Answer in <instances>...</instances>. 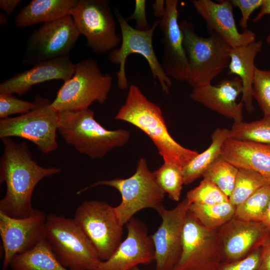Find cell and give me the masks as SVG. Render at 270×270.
Wrapping results in <instances>:
<instances>
[{
    "label": "cell",
    "instance_id": "3957f363",
    "mask_svg": "<svg viewBox=\"0 0 270 270\" xmlns=\"http://www.w3.org/2000/svg\"><path fill=\"white\" fill-rule=\"evenodd\" d=\"M58 131L66 142L91 159H99L112 150L124 146L130 132L108 130L94 118L89 108L59 112Z\"/></svg>",
    "mask_w": 270,
    "mask_h": 270
},
{
    "label": "cell",
    "instance_id": "b9f144b4",
    "mask_svg": "<svg viewBox=\"0 0 270 270\" xmlns=\"http://www.w3.org/2000/svg\"><path fill=\"white\" fill-rule=\"evenodd\" d=\"M152 6L154 15L158 18H162L165 12L166 0H156Z\"/></svg>",
    "mask_w": 270,
    "mask_h": 270
},
{
    "label": "cell",
    "instance_id": "f35d334b",
    "mask_svg": "<svg viewBox=\"0 0 270 270\" xmlns=\"http://www.w3.org/2000/svg\"><path fill=\"white\" fill-rule=\"evenodd\" d=\"M258 270H270V236L262 246V260Z\"/></svg>",
    "mask_w": 270,
    "mask_h": 270
},
{
    "label": "cell",
    "instance_id": "7bdbcfd3",
    "mask_svg": "<svg viewBox=\"0 0 270 270\" xmlns=\"http://www.w3.org/2000/svg\"><path fill=\"white\" fill-rule=\"evenodd\" d=\"M261 222L270 232V198Z\"/></svg>",
    "mask_w": 270,
    "mask_h": 270
},
{
    "label": "cell",
    "instance_id": "cb8c5ba5",
    "mask_svg": "<svg viewBox=\"0 0 270 270\" xmlns=\"http://www.w3.org/2000/svg\"><path fill=\"white\" fill-rule=\"evenodd\" d=\"M78 0H32L15 18L14 24L24 28L40 23L52 22L68 15Z\"/></svg>",
    "mask_w": 270,
    "mask_h": 270
},
{
    "label": "cell",
    "instance_id": "4fadbf2b",
    "mask_svg": "<svg viewBox=\"0 0 270 270\" xmlns=\"http://www.w3.org/2000/svg\"><path fill=\"white\" fill-rule=\"evenodd\" d=\"M80 35L70 15L44 24L29 35L22 62L34 65L70 55Z\"/></svg>",
    "mask_w": 270,
    "mask_h": 270
},
{
    "label": "cell",
    "instance_id": "7dc6e473",
    "mask_svg": "<svg viewBox=\"0 0 270 270\" xmlns=\"http://www.w3.org/2000/svg\"></svg>",
    "mask_w": 270,
    "mask_h": 270
},
{
    "label": "cell",
    "instance_id": "e575fe53",
    "mask_svg": "<svg viewBox=\"0 0 270 270\" xmlns=\"http://www.w3.org/2000/svg\"><path fill=\"white\" fill-rule=\"evenodd\" d=\"M34 106V102L24 100L10 94H0V118L30 112Z\"/></svg>",
    "mask_w": 270,
    "mask_h": 270
},
{
    "label": "cell",
    "instance_id": "4316f807",
    "mask_svg": "<svg viewBox=\"0 0 270 270\" xmlns=\"http://www.w3.org/2000/svg\"><path fill=\"white\" fill-rule=\"evenodd\" d=\"M236 206L230 201L212 205L190 204L189 210L206 228L218 230L234 217Z\"/></svg>",
    "mask_w": 270,
    "mask_h": 270
},
{
    "label": "cell",
    "instance_id": "ee69618b",
    "mask_svg": "<svg viewBox=\"0 0 270 270\" xmlns=\"http://www.w3.org/2000/svg\"><path fill=\"white\" fill-rule=\"evenodd\" d=\"M8 22V19L1 12H0V25L4 26Z\"/></svg>",
    "mask_w": 270,
    "mask_h": 270
},
{
    "label": "cell",
    "instance_id": "52a82bcc",
    "mask_svg": "<svg viewBox=\"0 0 270 270\" xmlns=\"http://www.w3.org/2000/svg\"><path fill=\"white\" fill-rule=\"evenodd\" d=\"M112 82V77L102 72L96 60L85 59L75 64L72 76L64 82L51 106L60 112L88 108L95 102L104 104Z\"/></svg>",
    "mask_w": 270,
    "mask_h": 270
},
{
    "label": "cell",
    "instance_id": "44dd1931",
    "mask_svg": "<svg viewBox=\"0 0 270 270\" xmlns=\"http://www.w3.org/2000/svg\"><path fill=\"white\" fill-rule=\"evenodd\" d=\"M242 84L237 76L233 78L222 80L217 86L212 84L193 88L190 96L208 108L226 118L234 122L242 121V102H237L238 96L242 94Z\"/></svg>",
    "mask_w": 270,
    "mask_h": 270
},
{
    "label": "cell",
    "instance_id": "83f0119b",
    "mask_svg": "<svg viewBox=\"0 0 270 270\" xmlns=\"http://www.w3.org/2000/svg\"><path fill=\"white\" fill-rule=\"evenodd\" d=\"M229 138L270 144V116L248 122H234Z\"/></svg>",
    "mask_w": 270,
    "mask_h": 270
},
{
    "label": "cell",
    "instance_id": "5bb4252c",
    "mask_svg": "<svg viewBox=\"0 0 270 270\" xmlns=\"http://www.w3.org/2000/svg\"><path fill=\"white\" fill-rule=\"evenodd\" d=\"M190 204L186 198L171 210L164 206L157 212L162 222L151 236L155 252V270H172L182 253L184 226Z\"/></svg>",
    "mask_w": 270,
    "mask_h": 270
},
{
    "label": "cell",
    "instance_id": "bcb514c9",
    "mask_svg": "<svg viewBox=\"0 0 270 270\" xmlns=\"http://www.w3.org/2000/svg\"><path fill=\"white\" fill-rule=\"evenodd\" d=\"M132 270H141L138 266H136Z\"/></svg>",
    "mask_w": 270,
    "mask_h": 270
},
{
    "label": "cell",
    "instance_id": "ffe728a7",
    "mask_svg": "<svg viewBox=\"0 0 270 270\" xmlns=\"http://www.w3.org/2000/svg\"><path fill=\"white\" fill-rule=\"evenodd\" d=\"M74 66L70 55L40 62L2 82L0 94L22 96L35 84L54 80L66 82L72 76Z\"/></svg>",
    "mask_w": 270,
    "mask_h": 270
},
{
    "label": "cell",
    "instance_id": "8d00e7d4",
    "mask_svg": "<svg viewBox=\"0 0 270 270\" xmlns=\"http://www.w3.org/2000/svg\"><path fill=\"white\" fill-rule=\"evenodd\" d=\"M264 0H230L234 6L238 8L240 10L242 18L239 26L246 30L250 15L257 8H260Z\"/></svg>",
    "mask_w": 270,
    "mask_h": 270
},
{
    "label": "cell",
    "instance_id": "ab89813d",
    "mask_svg": "<svg viewBox=\"0 0 270 270\" xmlns=\"http://www.w3.org/2000/svg\"><path fill=\"white\" fill-rule=\"evenodd\" d=\"M20 2V0H0V7L7 15L10 16Z\"/></svg>",
    "mask_w": 270,
    "mask_h": 270
},
{
    "label": "cell",
    "instance_id": "2e32d148",
    "mask_svg": "<svg viewBox=\"0 0 270 270\" xmlns=\"http://www.w3.org/2000/svg\"><path fill=\"white\" fill-rule=\"evenodd\" d=\"M126 225V237L112 255L102 260L94 270H132L140 264L154 261V248L146 226L134 217Z\"/></svg>",
    "mask_w": 270,
    "mask_h": 270
},
{
    "label": "cell",
    "instance_id": "4dcf8cb0",
    "mask_svg": "<svg viewBox=\"0 0 270 270\" xmlns=\"http://www.w3.org/2000/svg\"><path fill=\"white\" fill-rule=\"evenodd\" d=\"M238 168L220 156L202 176L214 183L228 198L234 189Z\"/></svg>",
    "mask_w": 270,
    "mask_h": 270
},
{
    "label": "cell",
    "instance_id": "74e56055",
    "mask_svg": "<svg viewBox=\"0 0 270 270\" xmlns=\"http://www.w3.org/2000/svg\"><path fill=\"white\" fill-rule=\"evenodd\" d=\"M134 8L132 14L126 18L128 22L130 20H134L136 22L135 28L144 31L149 30L150 26L147 20L146 14V4L145 0H136L134 2Z\"/></svg>",
    "mask_w": 270,
    "mask_h": 270
},
{
    "label": "cell",
    "instance_id": "7a4b0ae2",
    "mask_svg": "<svg viewBox=\"0 0 270 270\" xmlns=\"http://www.w3.org/2000/svg\"><path fill=\"white\" fill-rule=\"evenodd\" d=\"M114 118L134 126L148 136L164 162L183 169L198 154L172 138L160 108L149 100L136 85L129 87L124 103Z\"/></svg>",
    "mask_w": 270,
    "mask_h": 270
},
{
    "label": "cell",
    "instance_id": "9c48e42d",
    "mask_svg": "<svg viewBox=\"0 0 270 270\" xmlns=\"http://www.w3.org/2000/svg\"><path fill=\"white\" fill-rule=\"evenodd\" d=\"M114 14L120 27L122 42L118 48L110 52L108 58L110 62L120 65L116 74L118 88L122 90L128 88L126 72V60L130 54H138L148 62L153 78L158 80L162 92L168 93L169 88L172 86V79L165 74L152 44L158 20L154 21L149 30L142 31L130 26L118 9L114 10Z\"/></svg>",
    "mask_w": 270,
    "mask_h": 270
},
{
    "label": "cell",
    "instance_id": "603a6c76",
    "mask_svg": "<svg viewBox=\"0 0 270 270\" xmlns=\"http://www.w3.org/2000/svg\"><path fill=\"white\" fill-rule=\"evenodd\" d=\"M262 46V40H255L246 45L231 48L229 52L228 74H234L241 80L243 89L240 102L248 112L254 110L252 84L256 68L254 60Z\"/></svg>",
    "mask_w": 270,
    "mask_h": 270
},
{
    "label": "cell",
    "instance_id": "836d02e7",
    "mask_svg": "<svg viewBox=\"0 0 270 270\" xmlns=\"http://www.w3.org/2000/svg\"><path fill=\"white\" fill-rule=\"evenodd\" d=\"M252 96L264 116H270V70L256 66L252 84Z\"/></svg>",
    "mask_w": 270,
    "mask_h": 270
},
{
    "label": "cell",
    "instance_id": "d6986e66",
    "mask_svg": "<svg viewBox=\"0 0 270 270\" xmlns=\"http://www.w3.org/2000/svg\"><path fill=\"white\" fill-rule=\"evenodd\" d=\"M192 2L205 21L208 32L216 34L231 48L246 45L256 40V34L252 30L239 32L230 0L218 2L211 0H193Z\"/></svg>",
    "mask_w": 270,
    "mask_h": 270
},
{
    "label": "cell",
    "instance_id": "5b68a950",
    "mask_svg": "<svg viewBox=\"0 0 270 270\" xmlns=\"http://www.w3.org/2000/svg\"><path fill=\"white\" fill-rule=\"evenodd\" d=\"M98 186H106L117 190L121 195L120 203L114 207L116 215L122 225L126 224L134 216L147 208L156 212L164 206L165 192L158 184L146 160L139 159L135 172L130 177L97 181L78 190L80 194Z\"/></svg>",
    "mask_w": 270,
    "mask_h": 270
},
{
    "label": "cell",
    "instance_id": "ac0fdd59",
    "mask_svg": "<svg viewBox=\"0 0 270 270\" xmlns=\"http://www.w3.org/2000/svg\"><path fill=\"white\" fill-rule=\"evenodd\" d=\"M222 262L244 258L262 247L270 232L260 222H247L234 217L217 230Z\"/></svg>",
    "mask_w": 270,
    "mask_h": 270
},
{
    "label": "cell",
    "instance_id": "484cf974",
    "mask_svg": "<svg viewBox=\"0 0 270 270\" xmlns=\"http://www.w3.org/2000/svg\"><path fill=\"white\" fill-rule=\"evenodd\" d=\"M230 130L216 129L212 134V143L202 153L198 154L182 169L184 184H189L202 176L204 172L218 158L222 146L229 138Z\"/></svg>",
    "mask_w": 270,
    "mask_h": 270
},
{
    "label": "cell",
    "instance_id": "30bf717a",
    "mask_svg": "<svg viewBox=\"0 0 270 270\" xmlns=\"http://www.w3.org/2000/svg\"><path fill=\"white\" fill-rule=\"evenodd\" d=\"M73 219L90 240L102 260H108L122 241L124 225L114 207L106 202H82Z\"/></svg>",
    "mask_w": 270,
    "mask_h": 270
},
{
    "label": "cell",
    "instance_id": "d4e9b609",
    "mask_svg": "<svg viewBox=\"0 0 270 270\" xmlns=\"http://www.w3.org/2000/svg\"><path fill=\"white\" fill-rule=\"evenodd\" d=\"M9 266L13 270H69L58 260L45 238L30 250L15 255Z\"/></svg>",
    "mask_w": 270,
    "mask_h": 270
},
{
    "label": "cell",
    "instance_id": "f6af8a7d",
    "mask_svg": "<svg viewBox=\"0 0 270 270\" xmlns=\"http://www.w3.org/2000/svg\"><path fill=\"white\" fill-rule=\"evenodd\" d=\"M266 42L267 44H270V32L266 38Z\"/></svg>",
    "mask_w": 270,
    "mask_h": 270
},
{
    "label": "cell",
    "instance_id": "60d3db41",
    "mask_svg": "<svg viewBox=\"0 0 270 270\" xmlns=\"http://www.w3.org/2000/svg\"><path fill=\"white\" fill-rule=\"evenodd\" d=\"M270 15V0H264L260 7V10L256 16L254 18L252 22L255 23L259 21L264 16Z\"/></svg>",
    "mask_w": 270,
    "mask_h": 270
},
{
    "label": "cell",
    "instance_id": "d6a6232c",
    "mask_svg": "<svg viewBox=\"0 0 270 270\" xmlns=\"http://www.w3.org/2000/svg\"><path fill=\"white\" fill-rule=\"evenodd\" d=\"M186 198L190 204L212 205L229 201L228 198L214 183L206 178L187 192Z\"/></svg>",
    "mask_w": 270,
    "mask_h": 270
},
{
    "label": "cell",
    "instance_id": "1f68e13d",
    "mask_svg": "<svg viewBox=\"0 0 270 270\" xmlns=\"http://www.w3.org/2000/svg\"><path fill=\"white\" fill-rule=\"evenodd\" d=\"M154 173L158 184L170 198L179 201L184 184L182 169L164 162Z\"/></svg>",
    "mask_w": 270,
    "mask_h": 270
},
{
    "label": "cell",
    "instance_id": "6da1fadb",
    "mask_svg": "<svg viewBox=\"0 0 270 270\" xmlns=\"http://www.w3.org/2000/svg\"><path fill=\"white\" fill-rule=\"evenodd\" d=\"M1 140L4 150L0 160V184H6V192L0 200V212L13 218H24L35 210L32 197L36 185L61 170L40 166L26 142L17 143L10 138Z\"/></svg>",
    "mask_w": 270,
    "mask_h": 270
},
{
    "label": "cell",
    "instance_id": "8992f818",
    "mask_svg": "<svg viewBox=\"0 0 270 270\" xmlns=\"http://www.w3.org/2000/svg\"><path fill=\"white\" fill-rule=\"evenodd\" d=\"M44 234L58 260L69 270H94L102 261L73 218L54 214L47 216Z\"/></svg>",
    "mask_w": 270,
    "mask_h": 270
},
{
    "label": "cell",
    "instance_id": "ba28073f",
    "mask_svg": "<svg viewBox=\"0 0 270 270\" xmlns=\"http://www.w3.org/2000/svg\"><path fill=\"white\" fill-rule=\"evenodd\" d=\"M34 106L27 113L15 117L0 119V138L19 137L34 144L44 154L58 148L59 112L52 108L51 102L37 96Z\"/></svg>",
    "mask_w": 270,
    "mask_h": 270
},
{
    "label": "cell",
    "instance_id": "277c9868",
    "mask_svg": "<svg viewBox=\"0 0 270 270\" xmlns=\"http://www.w3.org/2000/svg\"><path fill=\"white\" fill-rule=\"evenodd\" d=\"M180 27L188 62L186 82L193 88L211 84L228 67L231 47L216 34L199 36L186 20L180 23Z\"/></svg>",
    "mask_w": 270,
    "mask_h": 270
},
{
    "label": "cell",
    "instance_id": "d590c367",
    "mask_svg": "<svg viewBox=\"0 0 270 270\" xmlns=\"http://www.w3.org/2000/svg\"><path fill=\"white\" fill-rule=\"evenodd\" d=\"M262 256V246L242 259L232 262H222L218 270H258Z\"/></svg>",
    "mask_w": 270,
    "mask_h": 270
},
{
    "label": "cell",
    "instance_id": "7c38bea8",
    "mask_svg": "<svg viewBox=\"0 0 270 270\" xmlns=\"http://www.w3.org/2000/svg\"><path fill=\"white\" fill-rule=\"evenodd\" d=\"M222 252L217 230L208 228L188 210L180 258L172 270H217Z\"/></svg>",
    "mask_w": 270,
    "mask_h": 270
},
{
    "label": "cell",
    "instance_id": "8fae6325",
    "mask_svg": "<svg viewBox=\"0 0 270 270\" xmlns=\"http://www.w3.org/2000/svg\"><path fill=\"white\" fill-rule=\"evenodd\" d=\"M69 15L94 52H110L122 42L108 0H78Z\"/></svg>",
    "mask_w": 270,
    "mask_h": 270
},
{
    "label": "cell",
    "instance_id": "9a60e30c",
    "mask_svg": "<svg viewBox=\"0 0 270 270\" xmlns=\"http://www.w3.org/2000/svg\"><path fill=\"white\" fill-rule=\"evenodd\" d=\"M46 216L36 208L24 218H16L0 212V234L4 250L2 270L12 258L34 248L45 238Z\"/></svg>",
    "mask_w": 270,
    "mask_h": 270
},
{
    "label": "cell",
    "instance_id": "7402d4cb",
    "mask_svg": "<svg viewBox=\"0 0 270 270\" xmlns=\"http://www.w3.org/2000/svg\"><path fill=\"white\" fill-rule=\"evenodd\" d=\"M220 156L238 168L258 172L270 184V144L228 138Z\"/></svg>",
    "mask_w": 270,
    "mask_h": 270
},
{
    "label": "cell",
    "instance_id": "f1b7e54d",
    "mask_svg": "<svg viewBox=\"0 0 270 270\" xmlns=\"http://www.w3.org/2000/svg\"><path fill=\"white\" fill-rule=\"evenodd\" d=\"M269 184L258 172L251 170L238 168L229 201L236 207L260 188Z\"/></svg>",
    "mask_w": 270,
    "mask_h": 270
},
{
    "label": "cell",
    "instance_id": "f546056e",
    "mask_svg": "<svg viewBox=\"0 0 270 270\" xmlns=\"http://www.w3.org/2000/svg\"><path fill=\"white\" fill-rule=\"evenodd\" d=\"M270 198V184L266 185L236 207L234 217L247 222H262Z\"/></svg>",
    "mask_w": 270,
    "mask_h": 270
},
{
    "label": "cell",
    "instance_id": "e0dca14e",
    "mask_svg": "<svg viewBox=\"0 0 270 270\" xmlns=\"http://www.w3.org/2000/svg\"><path fill=\"white\" fill-rule=\"evenodd\" d=\"M178 0H166L164 16L158 20L163 36L161 64L165 74L178 81L186 80L188 74V62L183 44V34L178 22Z\"/></svg>",
    "mask_w": 270,
    "mask_h": 270
}]
</instances>
